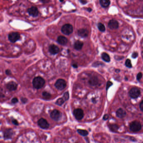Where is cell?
Instances as JSON below:
<instances>
[{"mask_svg":"<svg viewBox=\"0 0 143 143\" xmlns=\"http://www.w3.org/2000/svg\"><path fill=\"white\" fill-rule=\"evenodd\" d=\"M32 84L34 87L36 89H40L44 86L45 84V81L41 77H36L34 79Z\"/></svg>","mask_w":143,"mask_h":143,"instance_id":"cell-1","label":"cell"},{"mask_svg":"<svg viewBox=\"0 0 143 143\" xmlns=\"http://www.w3.org/2000/svg\"><path fill=\"white\" fill-rule=\"evenodd\" d=\"M61 32L65 35H70L73 32V27L70 24H65L61 28Z\"/></svg>","mask_w":143,"mask_h":143,"instance_id":"cell-2","label":"cell"},{"mask_svg":"<svg viewBox=\"0 0 143 143\" xmlns=\"http://www.w3.org/2000/svg\"><path fill=\"white\" fill-rule=\"evenodd\" d=\"M141 129V125L139 122L138 121H134L131 122L130 124V129L133 132H138Z\"/></svg>","mask_w":143,"mask_h":143,"instance_id":"cell-3","label":"cell"},{"mask_svg":"<svg viewBox=\"0 0 143 143\" xmlns=\"http://www.w3.org/2000/svg\"><path fill=\"white\" fill-rule=\"evenodd\" d=\"M141 94V92L138 87H134L131 89L129 92V95L131 98L135 99L138 98Z\"/></svg>","mask_w":143,"mask_h":143,"instance_id":"cell-4","label":"cell"},{"mask_svg":"<svg viewBox=\"0 0 143 143\" xmlns=\"http://www.w3.org/2000/svg\"><path fill=\"white\" fill-rule=\"evenodd\" d=\"M73 115L77 120H81L84 117V111L81 108L75 109L73 111Z\"/></svg>","mask_w":143,"mask_h":143,"instance_id":"cell-5","label":"cell"},{"mask_svg":"<svg viewBox=\"0 0 143 143\" xmlns=\"http://www.w3.org/2000/svg\"><path fill=\"white\" fill-rule=\"evenodd\" d=\"M55 87L59 90H63L66 86V83L63 79H59L55 84Z\"/></svg>","mask_w":143,"mask_h":143,"instance_id":"cell-6","label":"cell"},{"mask_svg":"<svg viewBox=\"0 0 143 143\" xmlns=\"http://www.w3.org/2000/svg\"><path fill=\"white\" fill-rule=\"evenodd\" d=\"M37 124L40 128L43 129H48L50 126L47 120L43 118H41L39 120L37 121Z\"/></svg>","mask_w":143,"mask_h":143,"instance_id":"cell-7","label":"cell"},{"mask_svg":"<svg viewBox=\"0 0 143 143\" xmlns=\"http://www.w3.org/2000/svg\"><path fill=\"white\" fill-rule=\"evenodd\" d=\"M51 118L55 121H58L61 117V113L58 110H54L51 112L50 114Z\"/></svg>","mask_w":143,"mask_h":143,"instance_id":"cell-8","label":"cell"},{"mask_svg":"<svg viewBox=\"0 0 143 143\" xmlns=\"http://www.w3.org/2000/svg\"><path fill=\"white\" fill-rule=\"evenodd\" d=\"M8 37L10 42L14 43L20 38V34L18 32H11L9 34Z\"/></svg>","mask_w":143,"mask_h":143,"instance_id":"cell-9","label":"cell"},{"mask_svg":"<svg viewBox=\"0 0 143 143\" xmlns=\"http://www.w3.org/2000/svg\"><path fill=\"white\" fill-rule=\"evenodd\" d=\"M14 131L11 129H5L4 132V137L5 139H9L12 138L14 135Z\"/></svg>","mask_w":143,"mask_h":143,"instance_id":"cell-10","label":"cell"},{"mask_svg":"<svg viewBox=\"0 0 143 143\" xmlns=\"http://www.w3.org/2000/svg\"><path fill=\"white\" fill-rule=\"evenodd\" d=\"M109 28L111 29H116L119 27V23L115 19L110 20L108 24Z\"/></svg>","mask_w":143,"mask_h":143,"instance_id":"cell-11","label":"cell"},{"mask_svg":"<svg viewBox=\"0 0 143 143\" xmlns=\"http://www.w3.org/2000/svg\"><path fill=\"white\" fill-rule=\"evenodd\" d=\"M29 14L33 17H36L38 15L39 12L37 8L34 6L31 7L27 10Z\"/></svg>","mask_w":143,"mask_h":143,"instance_id":"cell-12","label":"cell"},{"mask_svg":"<svg viewBox=\"0 0 143 143\" xmlns=\"http://www.w3.org/2000/svg\"><path fill=\"white\" fill-rule=\"evenodd\" d=\"M49 50L51 54H56L59 52L60 49L57 46L52 44L50 46Z\"/></svg>","mask_w":143,"mask_h":143,"instance_id":"cell-13","label":"cell"},{"mask_svg":"<svg viewBox=\"0 0 143 143\" xmlns=\"http://www.w3.org/2000/svg\"><path fill=\"white\" fill-rule=\"evenodd\" d=\"M17 85L14 82H10L6 85V88L10 91H15L17 89Z\"/></svg>","mask_w":143,"mask_h":143,"instance_id":"cell-14","label":"cell"},{"mask_svg":"<svg viewBox=\"0 0 143 143\" xmlns=\"http://www.w3.org/2000/svg\"><path fill=\"white\" fill-rule=\"evenodd\" d=\"M57 42L62 45H65L68 42V39L66 37L61 36L58 37Z\"/></svg>","mask_w":143,"mask_h":143,"instance_id":"cell-15","label":"cell"},{"mask_svg":"<svg viewBox=\"0 0 143 143\" xmlns=\"http://www.w3.org/2000/svg\"><path fill=\"white\" fill-rule=\"evenodd\" d=\"M126 113L122 108H119L116 111V115L119 118H123L126 116Z\"/></svg>","mask_w":143,"mask_h":143,"instance_id":"cell-16","label":"cell"},{"mask_svg":"<svg viewBox=\"0 0 143 143\" xmlns=\"http://www.w3.org/2000/svg\"><path fill=\"white\" fill-rule=\"evenodd\" d=\"M78 34L80 37H86L88 36L89 32L86 29H82L79 30L78 32Z\"/></svg>","mask_w":143,"mask_h":143,"instance_id":"cell-17","label":"cell"},{"mask_svg":"<svg viewBox=\"0 0 143 143\" xmlns=\"http://www.w3.org/2000/svg\"><path fill=\"white\" fill-rule=\"evenodd\" d=\"M83 46V43L80 41H77L74 44V47L77 50H80Z\"/></svg>","mask_w":143,"mask_h":143,"instance_id":"cell-18","label":"cell"},{"mask_svg":"<svg viewBox=\"0 0 143 143\" xmlns=\"http://www.w3.org/2000/svg\"><path fill=\"white\" fill-rule=\"evenodd\" d=\"M100 3L102 7L107 8L110 5V0H100Z\"/></svg>","mask_w":143,"mask_h":143,"instance_id":"cell-19","label":"cell"},{"mask_svg":"<svg viewBox=\"0 0 143 143\" xmlns=\"http://www.w3.org/2000/svg\"><path fill=\"white\" fill-rule=\"evenodd\" d=\"M102 58L104 61L107 62H109L110 61V58L109 54L106 53L104 52L102 54Z\"/></svg>","mask_w":143,"mask_h":143,"instance_id":"cell-20","label":"cell"},{"mask_svg":"<svg viewBox=\"0 0 143 143\" xmlns=\"http://www.w3.org/2000/svg\"><path fill=\"white\" fill-rule=\"evenodd\" d=\"M77 132L80 135L83 136H87L88 135V132L86 130L84 129H77Z\"/></svg>","mask_w":143,"mask_h":143,"instance_id":"cell-21","label":"cell"},{"mask_svg":"<svg viewBox=\"0 0 143 143\" xmlns=\"http://www.w3.org/2000/svg\"><path fill=\"white\" fill-rule=\"evenodd\" d=\"M98 28L100 31L102 32H105V27L104 25L102 24V23H99L98 24Z\"/></svg>","mask_w":143,"mask_h":143,"instance_id":"cell-22","label":"cell"},{"mask_svg":"<svg viewBox=\"0 0 143 143\" xmlns=\"http://www.w3.org/2000/svg\"><path fill=\"white\" fill-rule=\"evenodd\" d=\"M64 102L65 100L63 98H59L56 101V104L59 106H61L64 103Z\"/></svg>","mask_w":143,"mask_h":143,"instance_id":"cell-23","label":"cell"},{"mask_svg":"<svg viewBox=\"0 0 143 143\" xmlns=\"http://www.w3.org/2000/svg\"><path fill=\"white\" fill-rule=\"evenodd\" d=\"M110 129L111 130H112V131H116L118 129V126H117L116 124H112L110 125Z\"/></svg>","mask_w":143,"mask_h":143,"instance_id":"cell-24","label":"cell"},{"mask_svg":"<svg viewBox=\"0 0 143 143\" xmlns=\"http://www.w3.org/2000/svg\"><path fill=\"white\" fill-rule=\"evenodd\" d=\"M42 96L45 99H48L51 97V95L49 93H47L46 92H44L42 93Z\"/></svg>","mask_w":143,"mask_h":143,"instance_id":"cell-25","label":"cell"},{"mask_svg":"<svg viewBox=\"0 0 143 143\" xmlns=\"http://www.w3.org/2000/svg\"><path fill=\"white\" fill-rule=\"evenodd\" d=\"M125 65L128 68H131L132 67L131 62L130 59H126V60L125 62Z\"/></svg>","mask_w":143,"mask_h":143,"instance_id":"cell-26","label":"cell"},{"mask_svg":"<svg viewBox=\"0 0 143 143\" xmlns=\"http://www.w3.org/2000/svg\"><path fill=\"white\" fill-rule=\"evenodd\" d=\"M63 98L64 100L65 101L68 100V98H69V93L68 92H66V93H65L63 96Z\"/></svg>","mask_w":143,"mask_h":143,"instance_id":"cell-27","label":"cell"},{"mask_svg":"<svg viewBox=\"0 0 143 143\" xmlns=\"http://www.w3.org/2000/svg\"><path fill=\"white\" fill-rule=\"evenodd\" d=\"M112 83L110 81H108L106 85V91H107L108 89L110 88L111 86H112Z\"/></svg>","mask_w":143,"mask_h":143,"instance_id":"cell-28","label":"cell"},{"mask_svg":"<svg viewBox=\"0 0 143 143\" xmlns=\"http://www.w3.org/2000/svg\"><path fill=\"white\" fill-rule=\"evenodd\" d=\"M142 77V74L141 73V72H139L137 74V76H136V78H137V80L138 81H139L141 78Z\"/></svg>","mask_w":143,"mask_h":143,"instance_id":"cell-29","label":"cell"},{"mask_svg":"<svg viewBox=\"0 0 143 143\" xmlns=\"http://www.w3.org/2000/svg\"><path fill=\"white\" fill-rule=\"evenodd\" d=\"M97 79L95 78H94L92 80H91V81L90 82V83L92 85H95V84H97Z\"/></svg>","mask_w":143,"mask_h":143,"instance_id":"cell-30","label":"cell"},{"mask_svg":"<svg viewBox=\"0 0 143 143\" xmlns=\"http://www.w3.org/2000/svg\"><path fill=\"white\" fill-rule=\"evenodd\" d=\"M12 123L13 124H14L16 126H18L19 125V122L17 120L15 119H13L12 120Z\"/></svg>","mask_w":143,"mask_h":143,"instance_id":"cell-31","label":"cell"},{"mask_svg":"<svg viewBox=\"0 0 143 143\" xmlns=\"http://www.w3.org/2000/svg\"><path fill=\"white\" fill-rule=\"evenodd\" d=\"M138 56V53L137 52H134L133 53V54H132V57L133 58V59H135V58H136Z\"/></svg>","mask_w":143,"mask_h":143,"instance_id":"cell-32","label":"cell"},{"mask_svg":"<svg viewBox=\"0 0 143 143\" xmlns=\"http://www.w3.org/2000/svg\"><path fill=\"white\" fill-rule=\"evenodd\" d=\"M18 102V99L17 98H13L12 100H11V102H12V103H14V104H15V103H17Z\"/></svg>","mask_w":143,"mask_h":143,"instance_id":"cell-33","label":"cell"},{"mask_svg":"<svg viewBox=\"0 0 143 143\" xmlns=\"http://www.w3.org/2000/svg\"><path fill=\"white\" fill-rule=\"evenodd\" d=\"M139 107L141 110V111H143V100L141 101V103L140 104Z\"/></svg>","mask_w":143,"mask_h":143,"instance_id":"cell-34","label":"cell"},{"mask_svg":"<svg viewBox=\"0 0 143 143\" xmlns=\"http://www.w3.org/2000/svg\"><path fill=\"white\" fill-rule=\"evenodd\" d=\"M21 100L22 101V102L23 103H26L27 101V99H26V98H22L21 99Z\"/></svg>","mask_w":143,"mask_h":143,"instance_id":"cell-35","label":"cell"},{"mask_svg":"<svg viewBox=\"0 0 143 143\" xmlns=\"http://www.w3.org/2000/svg\"><path fill=\"white\" fill-rule=\"evenodd\" d=\"M39 0L44 4L47 3L50 1V0Z\"/></svg>","mask_w":143,"mask_h":143,"instance_id":"cell-36","label":"cell"},{"mask_svg":"<svg viewBox=\"0 0 143 143\" xmlns=\"http://www.w3.org/2000/svg\"><path fill=\"white\" fill-rule=\"evenodd\" d=\"M109 117V115H108V114H105L103 116V119L104 120H107V119H108Z\"/></svg>","mask_w":143,"mask_h":143,"instance_id":"cell-37","label":"cell"},{"mask_svg":"<svg viewBox=\"0 0 143 143\" xmlns=\"http://www.w3.org/2000/svg\"><path fill=\"white\" fill-rule=\"evenodd\" d=\"M5 73L7 75H10V74H11V72L10 70H6L5 71Z\"/></svg>","mask_w":143,"mask_h":143,"instance_id":"cell-38","label":"cell"},{"mask_svg":"<svg viewBox=\"0 0 143 143\" xmlns=\"http://www.w3.org/2000/svg\"><path fill=\"white\" fill-rule=\"evenodd\" d=\"M80 1L83 4H85L87 3V1L86 0H80Z\"/></svg>","mask_w":143,"mask_h":143,"instance_id":"cell-39","label":"cell"},{"mask_svg":"<svg viewBox=\"0 0 143 143\" xmlns=\"http://www.w3.org/2000/svg\"><path fill=\"white\" fill-rule=\"evenodd\" d=\"M73 67L74 68H76L77 67H78V65L77 64H73Z\"/></svg>","mask_w":143,"mask_h":143,"instance_id":"cell-40","label":"cell"},{"mask_svg":"<svg viewBox=\"0 0 143 143\" xmlns=\"http://www.w3.org/2000/svg\"><path fill=\"white\" fill-rule=\"evenodd\" d=\"M87 10L89 12H90L92 11V9L91 8H88V9H87Z\"/></svg>","mask_w":143,"mask_h":143,"instance_id":"cell-41","label":"cell"},{"mask_svg":"<svg viewBox=\"0 0 143 143\" xmlns=\"http://www.w3.org/2000/svg\"><path fill=\"white\" fill-rule=\"evenodd\" d=\"M63 0H60V1L61 2H63Z\"/></svg>","mask_w":143,"mask_h":143,"instance_id":"cell-42","label":"cell"}]
</instances>
